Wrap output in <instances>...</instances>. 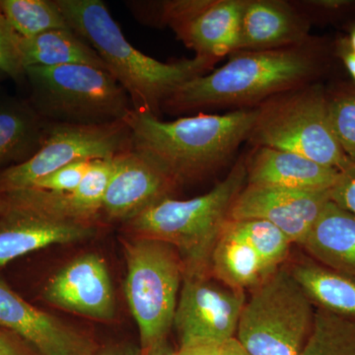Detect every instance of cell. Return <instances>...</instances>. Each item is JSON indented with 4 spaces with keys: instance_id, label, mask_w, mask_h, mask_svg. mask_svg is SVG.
Wrapping results in <instances>:
<instances>
[{
    "instance_id": "cell-1",
    "label": "cell",
    "mask_w": 355,
    "mask_h": 355,
    "mask_svg": "<svg viewBox=\"0 0 355 355\" xmlns=\"http://www.w3.org/2000/svg\"><path fill=\"white\" fill-rule=\"evenodd\" d=\"M335 42L312 39L302 46L233 53L227 64L182 84L163 103L172 113L247 107L316 84L333 71Z\"/></svg>"
},
{
    "instance_id": "cell-2",
    "label": "cell",
    "mask_w": 355,
    "mask_h": 355,
    "mask_svg": "<svg viewBox=\"0 0 355 355\" xmlns=\"http://www.w3.org/2000/svg\"><path fill=\"white\" fill-rule=\"evenodd\" d=\"M67 22L102 58L128 93L132 110L157 113L182 84L207 74L217 60L198 57L162 62L144 55L123 36L101 0H55Z\"/></svg>"
},
{
    "instance_id": "cell-3",
    "label": "cell",
    "mask_w": 355,
    "mask_h": 355,
    "mask_svg": "<svg viewBox=\"0 0 355 355\" xmlns=\"http://www.w3.org/2000/svg\"><path fill=\"white\" fill-rule=\"evenodd\" d=\"M257 113V108L239 109L164 121L132 110L125 121L132 148L153 159L180 184L205 176L228 161L249 139Z\"/></svg>"
},
{
    "instance_id": "cell-4",
    "label": "cell",
    "mask_w": 355,
    "mask_h": 355,
    "mask_svg": "<svg viewBox=\"0 0 355 355\" xmlns=\"http://www.w3.org/2000/svg\"><path fill=\"white\" fill-rule=\"evenodd\" d=\"M246 184L245 159H240L209 193L186 200L164 198L125 222L127 228L135 237L172 245L183 261L184 277L209 275L214 248Z\"/></svg>"
},
{
    "instance_id": "cell-5",
    "label": "cell",
    "mask_w": 355,
    "mask_h": 355,
    "mask_svg": "<svg viewBox=\"0 0 355 355\" xmlns=\"http://www.w3.org/2000/svg\"><path fill=\"white\" fill-rule=\"evenodd\" d=\"M249 135L254 147L289 151L342 171L352 163L338 142L322 84H311L261 103Z\"/></svg>"
},
{
    "instance_id": "cell-6",
    "label": "cell",
    "mask_w": 355,
    "mask_h": 355,
    "mask_svg": "<svg viewBox=\"0 0 355 355\" xmlns=\"http://www.w3.org/2000/svg\"><path fill=\"white\" fill-rule=\"evenodd\" d=\"M33 107L50 123L104 125L123 121L132 110L128 93L107 70L90 65L29 67Z\"/></svg>"
},
{
    "instance_id": "cell-7",
    "label": "cell",
    "mask_w": 355,
    "mask_h": 355,
    "mask_svg": "<svg viewBox=\"0 0 355 355\" xmlns=\"http://www.w3.org/2000/svg\"><path fill=\"white\" fill-rule=\"evenodd\" d=\"M235 338L251 355H299L309 340L316 307L287 263L252 289Z\"/></svg>"
},
{
    "instance_id": "cell-8",
    "label": "cell",
    "mask_w": 355,
    "mask_h": 355,
    "mask_svg": "<svg viewBox=\"0 0 355 355\" xmlns=\"http://www.w3.org/2000/svg\"><path fill=\"white\" fill-rule=\"evenodd\" d=\"M128 305L139 327L142 350L167 340L174 322L184 265L172 245L133 237L125 243Z\"/></svg>"
},
{
    "instance_id": "cell-9",
    "label": "cell",
    "mask_w": 355,
    "mask_h": 355,
    "mask_svg": "<svg viewBox=\"0 0 355 355\" xmlns=\"http://www.w3.org/2000/svg\"><path fill=\"white\" fill-rule=\"evenodd\" d=\"M132 147L125 120L104 125L51 123L31 158L0 173V195L31 189L37 182L76 161L116 157Z\"/></svg>"
},
{
    "instance_id": "cell-10",
    "label": "cell",
    "mask_w": 355,
    "mask_h": 355,
    "mask_svg": "<svg viewBox=\"0 0 355 355\" xmlns=\"http://www.w3.org/2000/svg\"><path fill=\"white\" fill-rule=\"evenodd\" d=\"M292 243L279 228L258 219H229L210 258V275L246 292L286 265Z\"/></svg>"
},
{
    "instance_id": "cell-11",
    "label": "cell",
    "mask_w": 355,
    "mask_h": 355,
    "mask_svg": "<svg viewBox=\"0 0 355 355\" xmlns=\"http://www.w3.org/2000/svg\"><path fill=\"white\" fill-rule=\"evenodd\" d=\"M151 10L141 2H132L135 13H149L148 22L169 26L198 57L218 62L235 53L240 39L243 10L246 0H177L148 2Z\"/></svg>"
},
{
    "instance_id": "cell-12",
    "label": "cell",
    "mask_w": 355,
    "mask_h": 355,
    "mask_svg": "<svg viewBox=\"0 0 355 355\" xmlns=\"http://www.w3.org/2000/svg\"><path fill=\"white\" fill-rule=\"evenodd\" d=\"M246 300V292L226 286L211 275H184L173 322L180 347H222L235 338Z\"/></svg>"
},
{
    "instance_id": "cell-13",
    "label": "cell",
    "mask_w": 355,
    "mask_h": 355,
    "mask_svg": "<svg viewBox=\"0 0 355 355\" xmlns=\"http://www.w3.org/2000/svg\"><path fill=\"white\" fill-rule=\"evenodd\" d=\"M330 200V190H293L246 184L233 203L230 219L268 222L292 244L300 246Z\"/></svg>"
},
{
    "instance_id": "cell-14",
    "label": "cell",
    "mask_w": 355,
    "mask_h": 355,
    "mask_svg": "<svg viewBox=\"0 0 355 355\" xmlns=\"http://www.w3.org/2000/svg\"><path fill=\"white\" fill-rule=\"evenodd\" d=\"M178 183L146 154L132 147L116 156L102 212L109 220L128 222L170 195Z\"/></svg>"
},
{
    "instance_id": "cell-15",
    "label": "cell",
    "mask_w": 355,
    "mask_h": 355,
    "mask_svg": "<svg viewBox=\"0 0 355 355\" xmlns=\"http://www.w3.org/2000/svg\"><path fill=\"white\" fill-rule=\"evenodd\" d=\"M0 266L51 245L83 241L95 235L94 223L64 220L0 196Z\"/></svg>"
},
{
    "instance_id": "cell-16",
    "label": "cell",
    "mask_w": 355,
    "mask_h": 355,
    "mask_svg": "<svg viewBox=\"0 0 355 355\" xmlns=\"http://www.w3.org/2000/svg\"><path fill=\"white\" fill-rule=\"evenodd\" d=\"M44 298L60 309L96 320L109 321L116 312L108 266L96 254L78 257L55 273L44 286Z\"/></svg>"
},
{
    "instance_id": "cell-17",
    "label": "cell",
    "mask_w": 355,
    "mask_h": 355,
    "mask_svg": "<svg viewBox=\"0 0 355 355\" xmlns=\"http://www.w3.org/2000/svg\"><path fill=\"white\" fill-rule=\"evenodd\" d=\"M0 326L19 336L40 355H95L88 338L28 303L2 280Z\"/></svg>"
},
{
    "instance_id": "cell-18",
    "label": "cell",
    "mask_w": 355,
    "mask_h": 355,
    "mask_svg": "<svg viewBox=\"0 0 355 355\" xmlns=\"http://www.w3.org/2000/svg\"><path fill=\"white\" fill-rule=\"evenodd\" d=\"M310 24L307 15H301L286 2L246 0L236 51L302 46L312 40Z\"/></svg>"
},
{
    "instance_id": "cell-19",
    "label": "cell",
    "mask_w": 355,
    "mask_h": 355,
    "mask_svg": "<svg viewBox=\"0 0 355 355\" xmlns=\"http://www.w3.org/2000/svg\"><path fill=\"white\" fill-rule=\"evenodd\" d=\"M116 168V157L98 159L76 190L67 193L27 189L6 193L30 209L55 217L94 223L102 212L103 200Z\"/></svg>"
},
{
    "instance_id": "cell-20",
    "label": "cell",
    "mask_w": 355,
    "mask_h": 355,
    "mask_svg": "<svg viewBox=\"0 0 355 355\" xmlns=\"http://www.w3.org/2000/svg\"><path fill=\"white\" fill-rule=\"evenodd\" d=\"M247 184L293 190H331L340 171L289 151L254 147L245 158Z\"/></svg>"
},
{
    "instance_id": "cell-21",
    "label": "cell",
    "mask_w": 355,
    "mask_h": 355,
    "mask_svg": "<svg viewBox=\"0 0 355 355\" xmlns=\"http://www.w3.org/2000/svg\"><path fill=\"white\" fill-rule=\"evenodd\" d=\"M300 246L317 263L355 277V214L330 200Z\"/></svg>"
},
{
    "instance_id": "cell-22",
    "label": "cell",
    "mask_w": 355,
    "mask_h": 355,
    "mask_svg": "<svg viewBox=\"0 0 355 355\" xmlns=\"http://www.w3.org/2000/svg\"><path fill=\"white\" fill-rule=\"evenodd\" d=\"M287 266L317 309L355 323V277L336 272L308 256Z\"/></svg>"
},
{
    "instance_id": "cell-23",
    "label": "cell",
    "mask_w": 355,
    "mask_h": 355,
    "mask_svg": "<svg viewBox=\"0 0 355 355\" xmlns=\"http://www.w3.org/2000/svg\"><path fill=\"white\" fill-rule=\"evenodd\" d=\"M49 125L33 107L17 102L0 104V167L31 158L43 144Z\"/></svg>"
},
{
    "instance_id": "cell-24",
    "label": "cell",
    "mask_w": 355,
    "mask_h": 355,
    "mask_svg": "<svg viewBox=\"0 0 355 355\" xmlns=\"http://www.w3.org/2000/svg\"><path fill=\"white\" fill-rule=\"evenodd\" d=\"M21 51L25 69L29 67L83 64L108 71L97 51L71 28L51 30L32 38H22Z\"/></svg>"
},
{
    "instance_id": "cell-25",
    "label": "cell",
    "mask_w": 355,
    "mask_h": 355,
    "mask_svg": "<svg viewBox=\"0 0 355 355\" xmlns=\"http://www.w3.org/2000/svg\"><path fill=\"white\" fill-rule=\"evenodd\" d=\"M0 10L22 38L70 28L55 0H0Z\"/></svg>"
},
{
    "instance_id": "cell-26",
    "label": "cell",
    "mask_w": 355,
    "mask_h": 355,
    "mask_svg": "<svg viewBox=\"0 0 355 355\" xmlns=\"http://www.w3.org/2000/svg\"><path fill=\"white\" fill-rule=\"evenodd\" d=\"M299 355H355V323L317 309L309 340Z\"/></svg>"
},
{
    "instance_id": "cell-27",
    "label": "cell",
    "mask_w": 355,
    "mask_h": 355,
    "mask_svg": "<svg viewBox=\"0 0 355 355\" xmlns=\"http://www.w3.org/2000/svg\"><path fill=\"white\" fill-rule=\"evenodd\" d=\"M331 125L343 153L355 162V84L340 81L327 88Z\"/></svg>"
},
{
    "instance_id": "cell-28",
    "label": "cell",
    "mask_w": 355,
    "mask_h": 355,
    "mask_svg": "<svg viewBox=\"0 0 355 355\" xmlns=\"http://www.w3.org/2000/svg\"><path fill=\"white\" fill-rule=\"evenodd\" d=\"M306 3L314 20L336 25L347 33L355 27V0H316Z\"/></svg>"
},
{
    "instance_id": "cell-29",
    "label": "cell",
    "mask_w": 355,
    "mask_h": 355,
    "mask_svg": "<svg viewBox=\"0 0 355 355\" xmlns=\"http://www.w3.org/2000/svg\"><path fill=\"white\" fill-rule=\"evenodd\" d=\"M21 40L0 10V71L14 79L25 76Z\"/></svg>"
},
{
    "instance_id": "cell-30",
    "label": "cell",
    "mask_w": 355,
    "mask_h": 355,
    "mask_svg": "<svg viewBox=\"0 0 355 355\" xmlns=\"http://www.w3.org/2000/svg\"><path fill=\"white\" fill-rule=\"evenodd\" d=\"M94 160H81L71 163L51 173L37 182L31 189L51 191V193H67L76 190L83 181Z\"/></svg>"
},
{
    "instance_id": "cell-31",
    "label": "cell",
    "mask_w": 355,
    "mask_h": 355,
    "mask_svg": "<svg viewBox=\"0 0 355 355\" xmlns=\"http://www.w3.org/2000/svg\"><path fill=\"white\" fill-rule=\"evenodd\" d=\"M330 196L331 202L355 214V162L340 172Z\"/></svg>"
},
{
    "instance_id": "cell-32",
    "label": "cell",
    "mask_w": 355,
    "mask_h": 355,
    "mask_svg": "<svg viewBox=\"0 0 355 355\" xmlns=\"http://www.w3.org/2000/svg\"><path fill=\"white\" fill-rule=\"evenodd\" d=\"M335 51L336 57L343 62L355 84V53L350 49L347 37H338L336 40Z\"/></svg>"
},
{
    "instance_id": "cell-33",
    "label": "cell",
    "mask_w": 355,
    "mask_h": 355,
    "mask_svg": "<svg viewBox=\"0 0 355 355\" xmlns=\"http://www.w3.org/2000/svg\"><path fill=\"white\" fill-rule=\"evenodd\" d=\"M178 355H221V347L209 345H193L182 347Z\"/></svg>"
},
{
    "instance_id": "cell-34",
    "label": "cell",
    "mask_w": 355,
    "mask_h": 355,
    "mask_svg": "<svg viewBox=\"0 0 355 355\" xmlns=\"http://www.w3.org/2000/svg\"><path fill=\"white\" fill-rule=\"evenodd\" d=\"M0 355H28L12 338L0 331Z\"/></svg>"
},
{
    "instance_id": "cell-35",
    "label": "cell",
    "mask_w": 355,
    "mask_h": 355,
    "mask_svg": "<svg viewBox=\"0 0 355 355\" xmlns=\"http://www.w3.org/2000/svg\"><path fill=\"white\" fill-rule=\"evenodd\" d=\"M141 355H178V350L165 340L150 349L142 350Z\"/></svg>"
},
{
    "instance_id": "cell-36",
    "label": "cell",
    "mask_w": 355,
    "mask_h": 355,
    "mask_svg": "<svg viewBox=\"0 0 355 355\" xmlns=\"http://www.w3.org/2000/svg\"><path fill=\"white\" fill-rule=\"evenodd\" d=\"M221 355H251L238 342L237 338H233L221 347Z\"/></svg>"
},
{
    "instance_id": "cell-37",
    "label": "cell",
    "mask_w": 355,
    "mask_h": 355,
    "mask_svg": "<svg viewBox=\"0 0 355 355\" xmlns=\"http://www.w3.org/2000/svg\"><path fill=\"white\" fill-rule=\"evenodd\" d=\"M347 41H349L350 49L355 53V27L352 28L347 35Z\"/></svg>"
},
{
    "instance_id": "cell-38",
    "label": "cell",
    "mask_w": 355,
    "mask_h": 355,
    "mask_svg": "<svg viewBox=\"0 0 355 355\" xmlns=\"http://www.w3.org/2000/svg\"><path fill=\"white\" fill-rule=\"evenodd\" d=\"M99 355H135V352H128V350H125V352H119V350H108V352H103V354Z\"/></svg>"
},
{
    "instance_id": "cell-39",
    "label": "cell",
    "mask_w": 355,
    "mask_h": 355,
    "mask_svg": "<svg viewBox=\"0 0 355 355\" xmlns=\"http://www.w3.org/2000/svg\"><path fill=\"white\" fill-rule=\"evenodd\" d=\"M2 207H3V202H2V198L0 197V211H1Z\"/></svg>"
},
{
    "instance_id": "cell-40",
    "label": "cell",
    "mask_w": 355,
    "mask_h": 355,
    "mask_svg": "<svg viewBox=\"0 0 355 355\" xmlns=\"http://www.w3.org/2000/svg\"><path fill=\"white\" fill-rule=\"evenodd\" d=\"M3 76H6V74H4L3 72L0 71V78Z\"/></svg>"
}]
</instances>
